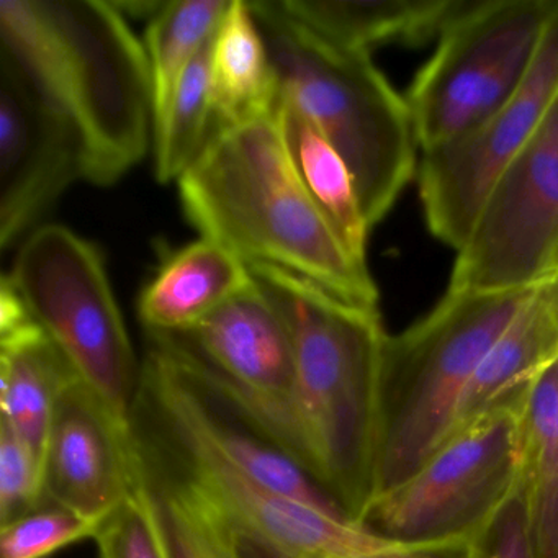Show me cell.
Returning <instances> with one entry per match:
<instances>
[{
    "mask_svg": "<svg viewBox=\"0 0 558 558\" xmlns=\"http://www.w3.org/2000/svg\"><path fill=\"white\" fill-rule=\"evenodd\" d=\"M522 393L456 427L407 480L372 499L362 527L416 547L472 541L518 492Z\"/></svg>",
    "mask_w": 558,
    "mask_h": 558,
    "instance_id": "9",
    "label": "cell"
},
{
    "mask_svg": "<svg viewBox=\"0 0 558 558\" xmlns=\"http://www.w3.org/2000/svg\"><path fill=\"white\" fill-rule=\"evenodd\" d=\"M558 276V99L457 251L450 292H524Z\"/></svg>",
    "mask_w": 558,
    "mask_h": 558,
    "instance_id": "10",
    "label": "cell"
},
{
    "mask_svg": "<svg viewBox=\"0 0 558 558\" xmlns=\"http://www.w3.org/2000/svg\"><path fill=\"white\" fill-rule=\"evenodd\" d=\"M466 558H535L521 488L469 542Z\"/></svg>",
    "mask_w": 558,
    "mask_h": 558,
    "instance_id": "27",
    "label": "cell"
},
{
    "mask_svg": "<svg viewBox=\"0 0 558 558\" xmlns=\"http://www.w3.org/2000/svg\"><path fill=\"white\" fill-rule=\"evenodd\" d=\"M185 217L246 264L279 267L378 310L367 264L349 254L303 187L276 113L218 130L179 178Z\"/></svg>",
    "mask_w": 558,
    "mask_h": 558,
    "instance_id": "2",
    "label": "cell"
},
{
    "mask_svg": "<svg viewBox=\"0 0 558 558\" xmlns=\"http://www.w3.org/2000/svg\"><path fill=\"white\" fill-rule=\"evenodd\" d=\"M217 37V35H215ZM215 37L189 64L155 126V171L161 184L179 181L214 135L211 60Z\"/></svg>",
    "mask_w": 558,
    "mask_h": 558,
    "instance_id": "23",
    "label": "cell"
},
{
    "mask_svg": "<svg viewBox=\"0 0 558 558\" xmlns=\"http://www.w3.org/2000/svg\"><path fill=\"white\" fill-rule=\"evenodd\" d=\"M138 459L143 488L168 557L236 558L234 527L223 512L140 452Z\"/></svg>",
    "mask_w": 558,
    "mask_h": 558,
    "instance_id": "21",
    "label": "cell"
},
{
    "mask_svg": "<svg viewBox=\"0 0 558 558\" xmlns=\"http://www.w3.org/2000/svg\"><path fill=\"white\" fill-rule=\"evenodd\" d=\"M133 430L117 423L81 378L58 398L45 453V496L102 522L140 485Z\"/></svg>",
    "mask_w": 558,
    "mask_h": 558,
    "instance_id": "13",
    "label": "cell"
},
{
    "mask_svg": "<svg viewBox=\"0 0 558 558\" xmlns=\"http://www.w3.org/2000/svg\"><path fill=\"white\" fill-rule=\"evenodd\" d=\"M524 292H450L387 335L380 365L377 493L407 480L452 433L466 388Z\"/></svg>",
    "mask_w": 558,
    "mask_h": 558,
    "instance_id": "5",
    "label": "cell"
},
{
    "mask_svg": "<svg viewBox=\"0 0 558 558\" xmlns=\"http://www.w3.org/2000/svg\"><path fill=\"white\" fill-rule=\"evenodd\" d=\"M250 5L280 99L295 107L344 159L365 220L374 228L417 171L407 99L375 66L371 53L322 40L289 17L279 0H253Z\"/></svg>",
    "mask_w": 558,
    "mask_h": 558,
    "instance_id": "4",
    "label": "cell"
},
{
    "mask_svg": "<svg viewBox=\"0 0 558 558\" xmlns=\"http://www.w3.org/2000/svg\"><path fill=\"white\" fill-rule=\"evenodd\" d=\"M99 522L47 501L0 525V558H48L61 548L96 537Z\"/></svg>",
    "mask_w": 558,
    "mask_h": 558,
    "instance_id": "24",
    "label": "cell"
},
{
    "mask_svg": "<svg viewBox=\"0 0 558 558\" xmlns=\"http://www.w3.org/2000/svg\"><path fill=\"white\" fill-rule=\"evenodd\" d=\"M277 104L279 83L250 2L231 0L211 60L214 133L274 116Z\"/></svg>",
    "mask_w": 558,
    "mask_h": 558,
    "instance_id": "18",
    "label": "cell"
},
{
    "mask_svg": "<svg viewBox=\"0 0 558 558\" xmlns=\"http://www.w3.org/2000/svg\"><path fill=\"white\" fill-rule=\"evenodd\" d=\"M231 0H171L149 21L145 51L151 71L155 126L198 51L217 35Z\"/></svg>",
    "mask_w": 558,
    "mask_h": 558,
    "instance_id": "22",
    "label": "cell"
},
{
    "mask_svg": "<svg viewBox=\"0 0 558 558\" xmlns=\"http://www.w3.org/2000/svg\"><path fill=\"white\" fill-rule=\"evenodd\" d=\"M253 282L244 260L201 238L161 264L140 295L138 316L148 335H179Z\"/></svg>",
    "mask_w": 558,
    "mask_h": 558,
    "instance_id": "15",
    "label": "cell"
},
{
    "mask_svg": "<svg viewBox=\"0 0 558 558\" xmlns=\"http://www.w3.org/2000/svg\"><path fill=\"white\" fill-rule=\"evenodd\" d=\"M279 4L329 45L371 53L380 45L416 47L439 40L470 0H279Z\"/></svg>",
    "mask_w": 558,
    "mask_h": 558,
    "instance_id": "14",
    "label": "cell"
},
{
    "mask_svg": "<svg viewBox=\"0 0 558 558\" xmlns=\"http://www.w3.org/2000/svg\"><path fill=\"white\" fill-rule=\"evenodd\" d=\"M558 12V0H470L408 89L424 151L485 122L524 86Z\"/></svg>",
    "mask_w": 558,
    "mask_h": 558,
    "instance_id": "8",
    "label": "cell"
},
{
    "mask_svg": "<svg viewBox=\"0 0 558 558\" xmlns=\"http://www.w3.org/2000/svg\"><path fill=\"white\" fill-rule=\"evenodd\" d=\"M8 276L77 377L132 430L142 367L99 250L63 225H44L25 238Z\"/></svg>",
    "mask_w": 558,
    "mask_h": 558,
    "instance_id": "7",
    "label": "cell"
},
{
    "mask_svg": "<svg viewBox=\"0 0 558 558\" xmlns=\"http://www.w3.org/2000/svg\"><path fill=\"white\" fill-rule=\"evenodd\" d=\"M250 272L282 316L295 354V385L274 444L361 524L377 493L380 312L279 267L251 264Z\"/></svg>",
    "mask_w": 558,
    "mask_h": 558,
    "instance_id": "1",
    "label": "cell"
},
{
    "mask_svg": "<svg viewBox=\"0 0 558 558\" xmlns=\"http://www.w3.org/2000/svg\"><path fill=\"white\" fill-rule=\"evenodd\" d=\"M558 99V12L524 86L465 135L423 153L421 205L430 234L459 251L496 181L534 138Z\"/></svg>",
    "mask_w": 558,
    "mask_h": 558,
    "instance_id": "11",
    "label": "cell"
},
{
    "mask_svg": "<svg viewBox=\"0 0 558 558\" xmlns=\"http://www.w3.org/2000/svg\"><path fill=\"white\" fill-rule=\"evenodd\" d=\"M519 433V488L535 558H558V357L522 393Z\"/></svg>",
    "mask_w": 558,
    "mask_h": 558,
    "instance_id": "19",
    "label": "cell"
},
{
    "mask_svg": "<svg viewBox=\"0 0 558 558\" xmlns=\"http://www.w3.org/2000/svg\"><path fill=\"white\" fill-rule=\"evenodd\" d=\"M113 4H116V8L119 9L123 15H130V17L136 19L148 17L149 21H151V19L161 11L166 2H155V0L138 2V0H133V2H113Z\"/></svg>",
    "mask_w": 558,
    "mask_h": 558,
    "instance_id": "29",
    "label": "cell"
},
{
    "mask_svg": "<svg viewBox=\"0 0 558 558\" xmlns=\"http://www.w3.org/2000/svg\"><path fill=\"white\" fill-rule=\"evenodd\" d=\"M136 449L201 493L243 534L287 558H466L469 542L416 545L388 541L315 506L247 478L178 414L138 387L132 414Z\"/></svg>",
    "mask_w": 558,
    "mask_h": 558,
    "instance_id": "6",
    "label": "cell"
},
{
    "mask_svg": "<svg viewBox=\"0 0 558 558\" xmlns=\"http://www.w3.org/2000/svg\"><path fill=\"white\" fill-rule=\"evenodd\" d=\"M47 502L45 463L8 424L0 423V525Z\"/></svg>",
    "mask_w": 558,
    "mask_h": 558,
    "instance_id": "25",
    "label": "cell"
},
{
    "mask_svg": "<svg viewBox=\"0 0 558 558\" xmlns=\"http://www.w3.org/2000/svg\"><path fill=\"white\" fill-rule=\"evenodd\" d=\"M76 179H84L76 125L0 50L2 251L21 240Z\"/></svg>",
    "mask_w": 558,
    "mask_h": 558,
    "instance_id": "12",
    "label": "cell"
},
{
    "mask_svg": "<svg viewBox=\"0 0 558 558\" xmlns=\"http://www.w3.org/2000/svg\"><path fill=\"white\" fill-rule=\"evenodd\" d=\"M557 357L558 276L531 290L496 339L466 388L456 427L524 391Z\"/></svg>",
    "mask_w": 558,
    "mask_h": 558,
    "instance_id": "16",
    "label": "cell"
},
{
    "mask_svg": "<svg viewBox=\"0 0 558 558\" xmlns=\"http://www.w3.org/2000/svg\"><path fill=\"white\" fill-rule=\"evenodd\" d=\"M94 541L99 558H169L142 478L138 488L100 522Z\"/></svg>",
    "mask_w": 558,
    "mask_h": 558,
    "instance_id": "26",
    "label": "cell"
},
{
    "mask_svg": "<svg viewBox=\"0 0 558 558\" xmlns=\"http://www.w3.org/2000/svg\"><path fill=\"white\" fill-rule=\"evenodd\" d=\"M0 423L14 429L45 463L58 398L80 377L35 319L0 335Z\"/></svg>",
    "mask_w": 558,
    "mask_h": 558,
    "instance_id": "17",
    "label": "cell"
},
{
    "mask_svg": "<svg viewBox=\"0 0 558 558\" xmlns=\"http://www.w3.org/2000/svg\"><path fill=\"white\" fill-rule=\"evenodd\" d=\"M276 117L283 145L303 187L349 254L359 263L367 264L371 227L344 159L295 107L280 97Z\"/></svg>",
    "mask_w": 558,
    "mask_h": 558,
    "instance_id": "20",
    "label": "cell"
},
{
    "mask_svg": "<svg viewBox=\"0 0 558 558\" xmlns=\"http://www.w3.org/2000/svg\"><path fill=\"white\" fill-rule=\"evenodd\" d=\"M234 527V525H233ZM234 545H236V558H287L277 554L272 548L264 545L263 542L243 534L234 527Z\"/></svg>",
    "mask_w": 558,
    "mask_h": 558,
    "instance_id": "28",
    "label": "cell"
},
{
    "mask_svg": "<svg viewBox=\"0 0 558 558\" xmlns=\"http://www.w3.org/2000/svg\"><path fill=\"white\" fill-rule=\"evenodd\" d=\"M2 47L76 125L84 179L112 185L148 151L155 130L145 45L113 2L0 0Z\"/></svg>",
    "mask_w": 558,
    "mask_h": 558,
    "instance_id": "3",
    "label": "cell"
}]
</instances>
